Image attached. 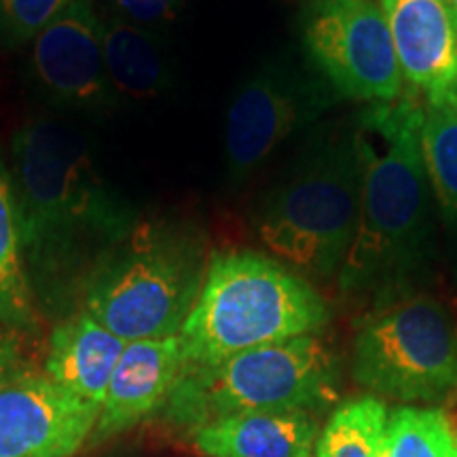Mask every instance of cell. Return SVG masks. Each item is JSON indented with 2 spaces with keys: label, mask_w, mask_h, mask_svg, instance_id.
I'll use <instances>...</instances> for the list:
<instances>
[{
  "label": "cell",
  "mask_w": 457,
  "mask_h": 457,
  "mask_svg": "<svg viewBox=\"0 0 457 457\" xmlns=\"http://www.w3.org/2000/svg\"><path fill=\"white\" fill-rule=\"evenodd\" d=\"M205 248L180 220L140 219L91 273L83 312L123 341L180 335L204 284Z\"/></svg>",
  "instance_id": "cell-4"
},
{
  "label": "cell",
  "mask_w": 457,
  "mask_h": 457,
  "mask_svg": "<svg viewBox=\"0 0 457 457\" xmlns=\"http://www.w3.org/2000/svg\"><path fill=\"white\" fill-rule=\"evenodd\" d=\"M424 104H373L353 131L362 187L358 225L341 267L345 288L387 282L404 271L428 236L430 182L421 155Z\"/></svg>",
  "instance_id": "cell-2"
},
{
  "label": "cell",
  "mask_w": 457,
  "mask_h": 457,
  "mask_svg": "<svg viewBox=\"0 0 457 457\" xmlns=\"http://www.w3.org/2000/svg\"><path fill=\"white\" fill-rule=\"evenodd\" d=\"M330 320L322 295L270 256L233 250L212 256L182 324L187 364H214L239 352L318 333Z\"/></svg>",
  "instance_id": "cell-3"
},
{
  "label": "cell",
  "mask_w": 457,
  "mask_h": 457,
  "mask_svg": "<svg viewBox=\"0 0 457 457\" xmlns=\"http://www.w3.org/2000/svg\"><path fill=\"white\" fill-rule=\"evenodd\" d=\"M119 17L148 30L168 24L180 13L187 0H111Z\"/></svg>",
  "instance_id": "cell-22"
},
{
  "label": "cell",
  "mask_w": 457,
  "mask_h": 457,
  "mask_svg": "<svg viewBox=\"0 0 457 457\" xmlns=\"http://www.w3.org/2000/svg\"><path fill=\"white\" fill-rule=\"evenodd\" d=\"M337 398L328 347L305 335L239 352L214 364H187L171 387L165 415L195 432L212 421L254 411H316Z\"/></svg>",
  "instance_id": "cell-5"
},
{
  "label": "cell",
  "mask_w": 457,
  "mask_h": 457,
  "mask_svg": "<svg viewBox=\"0 0 457 457\" xmlns=\"http://www.w3.org/2000/svg\"><path fill=\"white\" fill-rule=\"evenodd\" d=\"M185 347L180 335L163 339L128 341L112 370L102 403L96 436H111L163 409L185 369Z\"/></svg>",
  "instance_id": "cell-13"
},
{
  "label": "cell",
  "mask_w": 457,
  "mask_h": 457,
  "mask_svg": "<svg viewBox=\"0 0 457 457\" xmlns=\"http://www.w3.org/2000/svg\"><path fill=\"white\" fill-rule=\"evenodd\" d=\"M303 43L343 98L373 104L400 98L404 79L386 15L375 0H316L305 15Z\"/></svg>",
  "instance_id": "cell-8"
},
{
  "label": "cell",
  "mask_w": 457,
  "mask_h": 457,
  "mask_svg": "<svg viewBox=\"0 0 457 457\" xmlns=\"http://www.w3.org/2000/svg\"><path fill=\"white\" fill-rule=\"evenodd\" d=\"M390 411L377 396L341 403L320 430L313 457H386Z\"/></svg>",
  "instance_id": "cell-19"
},
{
  "label": "cell",
  "mask_w": 457,
  "mask_h": 457,
  "mask_svg": "<svg viewBox=\"0 0 457 457\" xmlns=\"http://www.w3.org/2000/svg\"><path fill=\"white\" fill-rule=\"evenodd\" d=\"M102 47L119 104L155 100L174 83L168 47L155 30L108 15L102 20Z\"/></svg>",
  "instance_id": "cell-16"
},
{
  "label": "cell",
  "mask_w": 457,
  "mask_h": 457,
  "mask_svg": "<svg viewBox=\"0 0 457 457\" xmlns=\"http://www.w3.org/2000/svg\"><path fill=\"white\" fill-rule=\"evenodd\" d=\"M191 434L195 447L210 457H313L320 426L312 411H254Z\"/></svg>",
  "instance_id": "cell-14"
},
{
  "label": "cell",
  "mask_w": 457,
  "mask_h": 457,
  "mask_svg": "<svg viewBox=\"0 0 457 457\" xmlns=\"http://www.w3.org/2000/svg\"><path fill=\"white\" fill-rule=\"evenodd\" d=\"M386 457H457V432L441 409L398 407L390 413Z\"/></svg>",
  "instance_id": "cell-20"
},
{
  "label": "cell",
  "mask_w": 457,
  "mask_h": 457,
  "mask_svg": "<svg viewBox=\"0 0 457 457\" xmlns=\"http://www.w3.org/2000/svg\"><path fill=\"white\" fill-rule=\"evenodd\" d=\"M74 0H0V47H21L55 21Z\"/></svg>",
  "instance_id": "cell-21"
},
{
  "label": "cell",
  "mask_w": 457,
  "mask_h": 457,
  "mask_svg": "<svg viewBox=\"0 0 457 457\" xmlns=\"http://www.w3.org/2000/svg\"><path fill=\"white\" fill-rule=\"evenodd\" d=\"M0 327H34V290L21 253L9 168L0 162Z\"/></svg>",
  "instance_id": "cell-17"
},
{
  "label": "cell",
  "mask_w": 457,
  "mask_h": 457,
  "mask_svg": "<svg viewBox=\"0 0 457 457\" xmlns=\"http://www.w3.org/2000/svg\"><path fill=\"white\" fill-rule=\"evenodd\" d=\"M411 87L438 98L457 87V24L443 0H379Z\"/></svg>",
  "instance_id": "cell-12"
},
{
  "label": "cell",
  "mask_w": 457,
  "mask_h": 457,
  "mask_svg": "<svg viewBox=\"0 0 457 457\" xmlns=\"http://www.w3.org/2000/svg\"><path fill=\"white\" fill-rule=\"evenodd\" d=\"M327 104L324 89L296 68L284 62H265L254 68L237 85L227 108V180L231 185L248 180Z\"/></svg>",
  "instance_id": "cell-9"
},
{
  "label": "cell",
  "mask_w": 457,
  "mask_h": 457,
  "mask_svg": "<svg viewBox=\"0 0 457 457\" xmlns=\"http://www.w3.org/2000/svg\"><path fill=\"white\" fill-rule=\"evenodd\" d=\"M453 318H455V324H457V299L453 301Z\"/></svg>",
  "instance_id": "cell-25"
},
{
  "label": "cell",
  "mask_w": 457,
  "mask_h": 457,
  "mask_svg": "<svg viewBox=\"0 0 457 457\" xmlns=\"http://www.w3.org/2000/svg\"><path fill=\"white\" fill-rule=\"evenodd\" d=\"M421 155L443 219L457 225V87L426 100Z\"/></svg>",
  "instance_id": "cell-18"
},
{
  "label": "cell",
  "mask_w": 457,
  "mask_h": 457,
  "mask_svg": "<svg viewBox=\"0 0 457 457\" xmlns=\"http://www.w3.org/2000/svg\"><path fill=\"white\" fill-rule=\"evenodd\" d=\"M128 345L121 337L79 312L57 324L49 341L47 377L91 407L102 409L112 370Z\"/></svg>",
  "instance_id": "cell-15"
},
{
  "label": "cell",
  "mask_w": 457,
  "mask_h": 457,
  "mask_svg": "<svg viewBox=\"0 0 457 457\" xmlns=\"http://www.w3.org/2000/svg\"><path fill=\"white\" fill-rule=\"evenodd\" d=\"M98 415L47 375L24 377L0 390V457H72Z\"/></svg>",
  "instance_id": "cell-11"
},
{
  "label": "cell",
  "mask_w": 457,
  "mask_h": 457,
  "mask_svg": "<svg viewBox=\"0 0 457 457\" xmlns=\"http://www.w3.org/2000/svg\"><path fill=\"white\" fill-rule=\"evenodd\" d=\"M352 373L377 398L453 403L457 398L453 313L428 295H409L381 307L353 339Z\"/></svg>",
  "instance_id": "cell-7"
},
{
  "label": "cell",
  "mask_w": 457,
  "mask_h": 457,
  "mask_svg": "<svg viewBox=\"0 0 457 457\" xmlns=\"http://www.w3.org/2000/svg\"><path fill=\"white\" fill-rule=\"evenodd\" d=\"M362 163L350 138L324 142L273 188L256 212V236L296 271L343 267L358 225Z\"/></svg>",
  "instance_id": "cell-6"
},
{
  "label": "cell",
  "mask_w": 457,
  "mask_h": 457,
  "mask_svg": "<svg viewBox=\"0 0 457 457\" xmlns=\"http://www.w3.org/2000/svg\"><path fill=\"white\" fill-rule=\"evenodd\" d=\"M24 377L28 375L20 343L15 341V337L7 328L0 327V390L24 379Z\"/></svg>",
  "instance_id": "cell-23"
},
{
  "label": "cell",
  "mask_w": 457,
  "mask_h": 457,
  "mask_svg": "<svg viewBox=\"0 0 457 457\" xmlns=\"http://www.w3.org/2000/svg\"><path fill=\"white\" fill-rule=\"evenodd\" d=\"M32 85L54 106L85 114H111L119 100L108 81L102 17L91 0H74L32 41Z\"/></svg>",
  "instance_id": "cell-10"
},
{
  "label": "cell",
  "mask_w": 457,
  "mask_h": 457,
  "mask_svg": "<svg viewBox=\"0 0 457 457\" xmlns=\"http://www.w3.org/2000/svg\"><path fill=\"white\" fill-rule=\"evenodd\" d=\"M443 3L447 4L449 13L453 15V20H455V24H457V0H443Z\"/></svg>",
  "instance_id": "cell-24"
},
{
  "label": "cell",
  "mask_w": 457,
  "mask_h": 457,
  "mask_svg": "<svg viewBox=\"0 0 457 457\" xmlns=\"http://www.w3.org/2000/svg\"><path fill=\"white\" fill-rule=\"evenodd\" d=\"M9 174L32 290L83 295L91 273L138 225L136 205L106 179L87 142L47 117L17 128Z\"/></svg>",
  "instance_id": "cell-1"
}]
</instances>
